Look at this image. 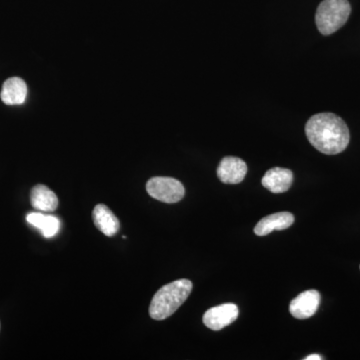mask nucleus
I'll list each match as a JSON object with an SVG mask.
<instances>
[{
	"mask_svg": "<svg viewBox=\"0 0 360 360\" xmlns=\"http://www.w3.org/2000/svg\"><path fill=\"white\" fill-rule=\"evenodd\" d=\"M305 134L310 143L321 153L338 155L347 148L349 129L342 118L335 113H317L305 125Z\"/></svg>",
	"mask_w": 360,
	"mask_h": 360,
	"instance_id": "nucleus-1",
	"label": "nucleus"
},
{
	"mask_svg": "<svg viewBox=\"0 0 360 360\" xmlns=\"http://www.w3.org/2000/svg\"><path fill=\"white\" fill-rule=\"evenodd\" d=\"M193 290V283L188 279H179L165 284L151 300L149 314L155 321H163L176 311L186 302Z\"/></svg>",
	"mask_w": 360,
	"mask_h": 360,
	"instance_id": "nucleus-2",
	"label": "nucleus"
},
{
	"mask_svg": "<svg viewBox=\"0 0 360 360\" xmlns=\"http://www.w3.org/2000/svg\"><path fill=\"white\" fill-rule=\"evenodd\" d=\"M352 13L348 0H323L317 7L315 22L319 32L330 35L347 23Z\"/></svg>",
	"mask_w": 360,
	"mask_h": 360,
	"instance_id": "nucleus-3",
	"label": "nucleus"
},
{
	"mask_svg": "<svg viewBox=\"0 0 360 360\" xmlns=\"http://www.w3.org/2000/svg\"><path fill=\"white\" fill-rule=\"evenodd\" d=\"M151 198L165 203H176L184 198L186 189L179 180L172 177H153L146 184Z\"/></svg>",
	"mask_w": 360,
	"mask_h": 360,
	"instance_id": "nucleus-4",
	"label": "nucleus"
},
{
	"mask_svg": "<svg viewBox=\"0 0 360 360\" xmlns=\"http://www.w3.org/2000/svg\"><path fill=\"white\" fill-rule=\"evenodd\" d=\"M239 314L238 305L224 303L208 309L203 315V323L213 331H219L236 321Z\"/></svg>",
	"mask_w": 360,
	"mask_h": 360,
	"instance_id": "nucleus-5",
	"label": "nucleus"
},
{
	"mask_svg": "<svg viewBox=\"0 0 360 360\" xmlns=\"http://www.w3.org/2000/svg\"><path fill=\"white\" fill-rule=\"evenodd\" d=\"M321 293L314 290L300 293L290 302L291 315L297 319H309L314 316L321 305Z\"/></svg>",
	"mask_w": 360,
	"mask_h": 360,
	"instance_id": "nucleus-6",
	"label": "nucleus"
},
{
	"mask_svg": "<svg viewBox=\"0 0 360 360\" xmlns=\"http://www.w3.org/2000/svg\"><path fill=\"white\" fill-rule=\"evenodd\" d=\"M248 174V165L241 158L226 156L220 161L217 176L226 184H240Z\"/></svg>",
	"mask_w": 360,
	"mask_h": 360,
	"instance_id": "nucleus-7",
	"label": "nucleus"
},
{
	"mask_svg": "<svg viewBox=\"0 0 360 360\" xmlns=\"http://www.w3.org/2000/svg\"><path fill=\"white\" fill-rule=\"evenodd\" d=\"M293 174L290 169L274 167L265 174L262 180V186L272 193H283L290 188Z\"/></svg>",
	"mask_w": 360,
	"mask_h": 360,
	"instance_id": "nucleus-8",
	"label": "nucleus"
},
{
	"mask_svg": "<svg viewBox=\"0 0 360 360\" xmlns=\"http://www.w3.org/2000/svg\"><path fill=\"white\" fill-rule=\"evenodd\" d=\"M295 222V215L290 212H277L260 220L255 227V233L258 236H265L274 231H284Z\"/></svg>",
	"mask_w": 360,
	"mask_h": 360,
	"instance_id": "nucleus-9",
	"label": "nucleus"
},
{
	"mask_svg": "<svg viewBox=\"0 0 360 360\" xmlns=\"http://www.w3.org/2000/svg\"><path fill=\"white\" fill-rule=\"evenodd\" d=\"M27 96V85L25 80L20 77L8 78L2 86L1 97L2 103L6 105H20L25 103Z\"/></svg>",
	"mask_w": 360,
	"mask_h": 360,
	"instance_id": "nucleus-10",
	"label": "nucleus"
},
{
	"mask_svg": "<svg viewBox=\"0 0 360 360\" xmlns=\"http://www.w3.org/2000/svg\"><path fill=\"white\" fill-rule=\"evenodd\" d=\"M92 219L97 229L108 238L115 236L120 231V220L106 205H96L92 212Z\"/></svg>",
	"mask_w": 360,
	"mask_h": 360,
	"instance_id": "nucleus-11",
	"label": "nucleus"
},
{
	"mask_svg": "<svg viewBox=\"0 0 360 360\" xmlns=\"http://www.w3.org/2000/svg\"><path fill=\"white\" fill-rule=\"evenodd\" d=\"M30 202L39 212H52L58 208V198L49 187L37 184L30 193Z\"/></svg>",
	"mask_w": 360,
	"mask_h": 360,
	"instance_id": "nucleus-12",
	"label": "nucleus"
},
{
	"mask_svg": "<svg viewBox=\"0 0 360 360\" xmlns=\"http://www.w3.org/2000/svg\"><path fill=\"white\" fill-rule=\"evenodd\" d=\"M28 224L41 232L46 238H51L58 233L60 229V220L53 215L44 214L40 212H30L26 215Z\"/></svg>",
	"mask_w": 360,
	"mask_h": 360,
	"instance_id": "nucleus-13",
	"label": "nucleus"
},
{
	"mask_svg": "<svg viewBox=\"0 0 360 360\" xmlns=\"http://www.w3.org/2000/svg\"><path fill=\"white\" fill-rule=\"evenodd\" d=\"M322 357L319 354H311L309 355V356L305 357V360H322Z\"/></svg>",
	"mask_w": 360,
	"mask_h": 360,
	"instance_id": "nucleus-14",
	"label": "nucleus"
}]
</instances>
